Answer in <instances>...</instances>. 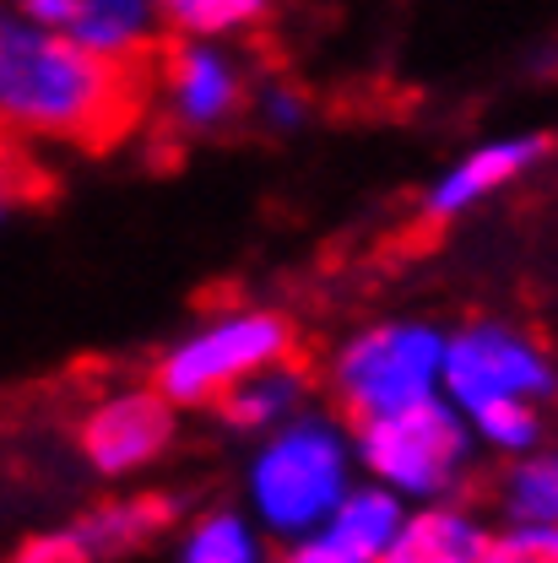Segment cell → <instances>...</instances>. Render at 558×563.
Here are the masks:
<instances>
[{
  "instance_id": "cell-1",
  "label": "cell",
  "mask_w": 558,
  "mask_h": 563,
  "mask_svg": "<svg viewBox=\"0 0 558 563\" xmlns=\"http://www.w3.org/2000/svg\"><path fill=\"white\" fill-rule=\"evenodd\" d=\"M141 92L131 60H109L81 38L33 27L6 11L0 22V114L28 141H103L136 120Z\"/></svg>"
},
{
  "instance_id": "cell-2",
  "label": "cell",
  "mask_w": 558,
  "mask_h": 563,
  "mask_svg": "<svg viewBox=\"0 0 558 563\" xmlns=\"http://www.w3.org/2000/svg\"><path fill=\"white\" fill-rule=\"evenodd\" d=\"M358 472L363 466L352 422L342 412L304 407L298 418L255 439L244 466V504L272 537L298 542L337 515V504L358 488Z\"/></svg>"
},
{
  "instance_id": "cell-3",
  "label": "cell",
  "mask_w": 558,
  "mask_h": 563,
  "mask_svg": "<svg viewBox=\"0 0 558 563\" xmlns=\"http://www.w3.org/2000/svg\"><path fill=\"white\" fill-rule=\"evenodd\" d=\"M445 352L450 331H439L434 320H369L331 347L326 390L348 422L402 412L413 401L445 396Z\"/></svg>"
},
{
  "instance_id": "cell-4",
  "label": "cell",
  "mask_w": 558,
  "mask_h": 563,
  "mask_svg": "<svg viewBox=\"0 0 558 563\" xmlns=\"http://www.w3.org/2000/svg\"><path fill=\"white\" fill-rule=\"evenodd\" d=\"M358 433V466L363 477L385 483L402 493L407 504H439L461 488L472 455H478V433L467 412L450 396H428L402 412H380V418L352 422Z\"/></svg>"
},
{
  "instance_id": "cell-5",
  "label": "cell",
  "mask_w": 558,
  "mask_h": 563,
  "mask_svg": "<svg viewBox=\"0 0 558 563\" xmlns=\"http://www.w3.org/2000/svg\"><path fill=\"white\" fill-rule=\"evenodd\" d=\"M287 357H293V320L277 314V309L239 303V309L207 314L179 342H168L157 368H152V385L179 412L185 407L211 412L239 379H250L272 363H287Z\"/></svg>"
},
{
  "instance_id": "cell-6",
  "label": "cell",
  "mask_w": 558,
  "mask_h": 563,
  "mask_svg": "<svg viewBox=\"0 0 558 563\" xmlns=\"http://www.w3.org/2000/svg\"><path fill=\"white\" fill-rule=\"evenodd\" d=\"M445 396L461 412H478V407H493V401H537V407H548L558 396V368L554 357L537 347V336H526L521 325L472 320V325L450 331Z\"/></svg>"
},
{
  "instance_id": "cell-7",
  "label": "cell",
  "mask_w": 558,
  "mask_h": 563,
  "mask_svg": "<svg viewBox=\"0 0 558 563\" xmlns=\"http://www.w3.org/2000/svg\"><path fill=\"white\" fill-rule=\"evenodd\" d=\"M157 103L185 136H207L255 109L250 70L222 38H174L157 66Z\"/></svg>"
},
{
  "instance_id": "cell-8",
  "label": "cell",
  "mask_w": 558,
  "mask_h": 563,
  "mask_svg": "<svg viewBox=\"0 0 558 563\" xmlns=\"http://www.w3.org/2000/svg\"><path fill=\"white\" fill-rule=\"evenodd\" d=\"M174 433H179V407L157 385H120L81 412L76 450L98 477H136L168 455Z\"/></svg>"
},
{
  "instance_id": "cell-9",
  "label": "cell",
  "mask_w": 558,
  "mask_h": 563,
  "mask_svg": "<svg viewBox=\"0 0 558 563\" xmlns=\"http://www.w3.org/2000/svg\"><path fill=\"white\" fill-rule=\"evenodd\" d=\"M407 498L391 493L385 483H358V488L337 504L331 520H320L309 537L287 542L282 563H385L402 526H407Z\"/></svg>"
},
{
  "instance_id": "cell-10",
  "label": "cell",
  "mask_w": 558,
  "mask_h": 563,
  "mask_svg": "<svg viewBox=\"0 0 558 563\" xmlns=\"http://www.w3.org/2000/svg\"><path fill=\"white\" fill-rule=\"evenodd\" d=\"M554 141L543 131H515V136H493V141H478L472 152H461L423 196V211L450 222V217H467V211L489 207L493 196H504L515 179H526L543 157H548Z\"/></svg>"
},
{
  "instance_id": "cell-11",
  "label": "cell",
  "mask_w": 558,
  "mask_h": 563,
  "mask_svg": "<svg viewBox=\"0 0 558 563\" xmlns=\"http://www.w3.org/2000/svg\"><path fill=\"white\" fill-rule=\"evenodd\" d=\"M174 515H179V504L163 498V493H125V498H103L87 515H76L70 531L81 537L87 559L103 563V559H125V553L146 548L152 537H163L174 526Z\"/></svg>"
},
{
  "instance_id": "cell-12",
  "label": "cell",
  "mask_w": 558,
  "mask_h": 563,
  "mask_svg": "<svg viewBox=\"0 0 558 563\" xmlns=\"http://www.w3.org/2000/svg\"><path fill=\"white\" fill-rule=\"evenodd\" d=\"M304 407H309V374L287 357V363H272V368L239 379V385L211 407V418L222 422L228 433L266 439L272 428H282L287 418H298Z\"/></svg>"
},
{
  "instance_id": "cell-13",
  "label": "cell",
  "mask_w": 558,
  "mask_h": 563,
  "mask_svg": "<svg viewBox=\"0 0 558 563\" xmlns=\"http://www.w3.org/2000/svg\"><path fill=\"white\" fill-rule=\"evenodd\" d=\"M489 548L493 537L483 531V520L439 498V504H418L407 515L385 563H483Z\"/></svg>"
},
{
  "instance_id": "cell-14",
  "label": "cell",
  "mask_w": 558,
  "mask_h": 563,
  "mask_svg": "<svg viewBox=\"0 0 558 563\" xmlns=\"http://www.w3.org/2000/svg\"><path fill=\"white\" fill-rule=\"evenodd\" d=\"M157 33H168L163 0H76V11H70V38H81L87 49H98L109 60L136 66L157 44Z\"/></svg>"
},
{
  "instance_id": "cell-15",
  "label": "cell",
  "mask_w": 558,
  "mask_h": 563,
  "mask_svg": "<svg viewBox=\"0 0 558 563\" xmlns=\"http://www.w3.org/2000/svg\"><path fill=\"white\" fill-rule=\"evenodd\" d=\"M499 515L504 526H558V450L510 455L499 477Z\"/></svg>"
},
{
  "instance_id": "cell-16",
  "label": "cell",
  "mask_w": 558,
  "mask_h": 563,
  "mask_svg": "<svg viewBox=\"0 0 558 563\" xmlns=\"http://www.w3.org/2000/svg\"><path fill=\"white\" fill-rule=\"evenodd\" d=\"M282 0H163V22L174 38H244L277 16Z\"/></svg>"
},
{
  "instance_id": "cell-17",
  "label": "cell",
  "mask_w": 558,
  "mask_h": 563,
  "mask_svg": "<svg viewBox=\"0 0 558 563\" xmlns=\"http://www.w3.org/2000/svg\"><path fill=\"white\" fill-rule=\"evenodd\" d=\"M255 515L239 509H211L185 531L179 563H261V537H255Z\"/></svg>"
},
{
  "instance_id": "cell-18",
  "label": "cell",
  "mask_w": 558,
  "mask_h": 563,
  "mask_svg": "<svg viewBox=\"0 0 558 563\" xmlns=\"http://www.w3.org/2000/svg\"><path fill=\"white\" fill-rule=\"evenodd\" d=\"M478 444L493 450V455H526L543 444V407L537 401H493V407H478L467 412Z\"/></svg>"
},
{
  "instance_id": "cell-19",
  "label": "cell",
  "mask_w": 558,
  "mask_h": 563,
  "mask_svg": "<svg viewBox=\"0 0 558 563\" xmlns=\"http://www.w3.org/2000/svg\"><path fill=\"white\" fill-rule=\"evenodd\" d=\"M255 114H261V125L266 131H277V136H287V131H298L304 125V92H293V87H282V81H272V87H261L255 92Z\"/></svg>"
},
{
  "instance_id": "cell-20",
  "label": "cell",
  "mask_w": 558,
  "mask_h": 563,
  "mask_svg": "<svg viewBox=\"0 0 558 563\" xmlns=\"http://www.w3.org/2000/svg\"><path fill=\"white\" fill-rule=\"evenodd\" d=\"M17 563H92L87 559V548H81V537L61 526V531H39V537H28L22 542V553Z\"/></svg>"
}]
</instances>
